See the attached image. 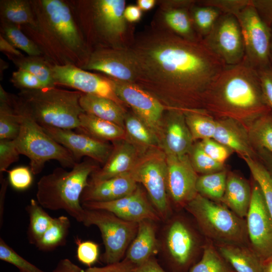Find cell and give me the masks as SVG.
Returning <instances> with one entry per match:
<instances>
[{
	"label": "cell",
	"mask_w": 272,
	"mask_h": 272,
	"mask_svg": "<svg viewBox=\"0 0 272 272\" xmlns=\"http://www.w3.org/2000/svg\"><path fill=\"white\" fill-rule=\"evenodd\" d=\"M126 47L135 68L134 84L183 111L202 110L203 94L226 65L202 39L182 37L165 24L152 25Z\"/></svg>",
	"instance_id": "obj_1"
},
{
	"label": "cell",
	"mask_w": 272,
	"mask_h": 272,
	"mask_svg": "<svg viewBox=\"0 0 272 272\" xmlns=\"http://www.w3.org/2000/svg\"><path fill=\"white\" fill-rule=\"evenodd\" d=\"M201 108L217 118H232L247 127L271 111L263 98L257 71L244 59L223 68L203 94Z\"/></svg>",
	"instance_id": "obj_2"
},
{
	"label": "cell",
	"mask_w": 272,
	"mask_h": 272,
	"mask_svg": "<svg viewBox=\"0 0 272 272\" xmlns=\"http://www.w3.org/2000/svg\"><path fill=\"white\" fill-rule=\"evenodd\" d=\"M83 93L54 87L22 90L14 101L17 106L42 127L77 130L79 116L84 112L80 104Z\"/></svg>",
	"instance_id": "obj_3"
},
{
	"label": "cell",
	"mask_w": 272,
	"mask_h": 272,
	"mask_svg": "<svg viewBox=\"0 0 272 272\" xmlns=\"http://www.w3.org/2000/svg\"><path fill=\"white\" fill-rule=\"evenodd\" d=\"M95 161L90 159L78 162L70 171L57 167L42 176L37 183L36 192L39 205L52 211L64 210L77 222L82 223L84 209L81 197L88 185L89 177L98 169Z\"/></svg>",
	"instance_id": "obj_4"
},
{
	"label": "cell",
	"mask_w": 272,
	"mask_h": 272,
	"mask_svg": "<svg viewBox=\"0 0 272 272\" xmlns=\"http://www.w3.org/2000/svg\"><path fill=\"white\" fill-rule=\"evenodd\" d=\"M184 208L193 217L201 233L214 244L249 245L245 219L223 203L197 194Z\"/></svg>",
	"instance_id": "obj_5"
},
{
	"label": "cell",
	"mask_w": 272,
	"mask_h": 272,
	"mask_svg": "<svg viewBox=\"0 0 272 272\" xmlns=\"http://www.w3.org/2000/svg\"><path fill=\"white\" fill-rule=\"evenodd\" d=\"M20 120V129L14 139L20 154L30 160V168L34 175L42 171L45 163L57 161L63 167L72 168L78 162L72 153L45 132L43 127L20 109L13 102Z\"/></svg>",
	"instance_id": "obj_6"
},
{
	"label": "cell",
	"mask_w": 272,
	"mask_h": 272,
	"mask_svg": "<svg viewBox=\"0 0 272 272\" xmlns=\"http://www.w3.org/2000/svg\"><path fill=\"white\" fill-rule=\"evenodd\" d=\"M82 223L88 227L96 226L99 229L105 247L101 260L106 264L123 259L138 228V223L123 220L102 210L84 209Z\"/></svg>",
	"instance_id": "obj_7"
},
{
	"label": "cell",
	"mask_w": 272,
	"mask_h": 272,
	"mask_svg": "<svg viewBox=\"0 0 272 272\" xmlns=\"http://www.w3.org/2000/svg\"><path fill=\"white\" fill-rule=\"evenodd\" d=\"M135 181L143 185L161 220L171 211L168 199L167 163L165 153L154 150L140 157L130 172Z\"/></svg>",
	"instance_id": "obj_8"
},
{
	"label": "cell",
	"mask_w": 272,
	"mask_h": 272,
	"mask_svg": "<svg viewBox=\"0 0 272 272\" xmlns=\"http://www.w3.org/2000/svg\"><path fill=\"white\" fill-rule=\"evenodd\" d=\"M235 17L242 34L245 51L244 59L256 70L270 65L271 28L260 18L251 1Z\"/></svg>",
	"instance_id": "obj_9"
},
{
	"label": "cell",
	"mask_w": 272,
	"mask_h": 272,
	"mask_svg": "<svg viewBox=\"0 0 272 272\" xmlns=\"http://www.w3.org/2000/svg\"><path fill=\"white\" fill-rule=\"evenodd\" d=\"M163 244L169 260L180 269L189 266L204 245H201L193 228L181 217H174L168 222L165 228Z\"/></svg>",
	"instance_id": "obj_10"
},
{
	"label": "cell",
	"mask_w": 272,
	"mask_h": 272,
	"mask_svg": "<svg viewBox=\"0 0 272 272\" xmlns=\"http://www.w3.org/2000/svg\"><path fill=\"white\" fill-rule=\"evenodd\" d=\"M202 41L226 65H236L244 60L242 34L235 16L222 14Z\"/></svg>",
	"instance_id": "obj_11"
},
{
	"label": "cell",
	"mask_w": 272,
	"mask_h": 272,
	"mask_svg": "<svg viewBox=\"0 0 272 272\" xmlns=\"http://www.w3.org/2000/svg\"><path fill=\"white\" fill-rule=\"evenodd\" d=\"M245 220L250 246L263 262L272 258V218L260 188L254 180Z\"/></svg>",
	"instance_id": "obj_12"
},
{
	"label": "cell",
	"mask_w": 272,
	"mask_h": 272,
	"mask_svg": "<svg viewBox=\"0 0 272 272\" xmlns=\"http://www.w3.org/2000/svg\"><path fill=\"white\" fill-rule=\"evenodd\" d=\"M109 78L118 97L128 105L133 113L156 135L160 133L165 110L163 103L135 84Z\"/></svg>",
	"instance_id": "obj_13"
},
{
	"label": "cell",
	"mask_w": 272,
	"mask_h": 272,
	"mask_svg": "<svg viewBox=\"0 0 272 272\" xmlns=\"http://www.w3.org/2000/svg\"><path fill=\"white\" fill-rule=\"evenodd\" d=\"M55 85L75 89L83 93L111 99L122 106L123 102L116 94L109 78L90 73L72 64L52 66Z\"/></svg>",
	"instance_id": "obj_14"
},
{
	"label": "cell",
	"mask_w": 272,
	"mask_h": 272,
	"mask_svg": "<svg viewBox=\"0 0 272 272\" xmlns=\"http://www.w3.org/2000/svg\"><path fill=\"white\" fill-rule=\"evenodd\" d=\"M165 155L168 194L176 207L184 208L198 194L196 185L198 176L188 155Z\"/></svg>",
	"instance_id": "obj_15"
},
{
	"label": "cell",
	"mask_w": 272,
	"mask_h": 272,
	"mask_svg": "<svg viewBox=\"0 0 272 272\" xmlns=\"http://www.w3.org/2000/svg\"><path fill=\"white\" fill-rule=\"evenodd\" d=\"M81 68L100 72L122 82L134 84L136 80L134 64L126 46L95 50Z\"/></svg>",
	"instance_id": "obj_16"
},
{
	"label": "cell",
	"mask_w": 272,
	"mask_h": 272,
	"mask_svg": "<svg viewBox=\"0 0 272 272\" xmlns=\"http://www.w3.org/2000/svg\"><path fill=\"white\" fill-rule=\"evenodd\" d=\"M82 206L86 209L107 211L130 222L139 223L149 220L156 222L161 220L139 186L133 192L119 199L107 202H85Z\"/></svg>",
	"instance_id": "obj_17"
},
{
	"label": "cell",
	"mask_w": 272,
	"mask_h": 272,
	"mask_svg": "<svg viewBox=\"0 0 272 272\" xmlns=\"http://www.w3.org/2000/svg\"><path fill=\"white\" fill-rule=\"evenodd\" d=\"M42 127L54 140L67 149L78 163L86 156L104 164L113 149L106 142L84 133L51 127Z\"/></svg>",
	"instance_id": "obj_18"
},
{
	"label": "cell",
	"mask_w": 272,
	"mask_h": 272,
	"mask_svg": "<svg viewBox=\"0 0 272 272\" xmlns=\"http://www.w3.org/2000/svg\"><path fill=\"white\" fill-rule=\"evenodd\" d=\"M125 1L124 0H97L93 4V16L99 33L111 43L121 47L127 30L124 16Z\"/></svg>",
	"instance_id": "obj_19"
},
{
	"label": "cell",
	"mask_w": 272,
	"mask_h": 272,
	"mask_svg": "<svg viewBox=\"0 0 272 272\" xmlns=\"http://www.w3.org/2000/svg\"><path fill=\"white\" fill-rule=\"evenodd\" d=\"M41 4L46 20L55 35L71 50L80 48L82 40L67 5L59 0H43Z\"/></svg>",
	"instance_id": "obj_20"
},
{
	"label": "cell",
	"mask_w": 272,
	"mask_h": 272,
	"mask_svg": "<svg viewBox=\"0 0 272 272\" xmlns=\"http://www.w3.org/2000/svg\"><path fill=\"white\" fill-rule=\"evenodd\" d=\"M161 127L162 144L165 154L176 156L189 154L193 145V140L183 110L170 108Z\"/></svg>",
	"instance_id": "obj_21"
},
{
	"label": "cell",
	"mask_w": 272,
	"mask_h": 272,
	"mask_svg": "<svg viewBox=\"0 0 272 272\" xmlns=\"http://www.w3.org/2000/svg\"><path fill=\"white\" fill-rule=\"evenodd\" d=\"M138 186L130 173L103 180L89 179L88 185L82 194L81 202L113 201L132 193Z\"/></svg>",
	"instance_id": "obj_22"
},
{
	"label": "cell",
	"mask_w": 272,
	"mask_h": 272,
	"mask_svg": "<svg viewBox=\"0 0 272 272\" xmlns=\"http://www.w3.org/2000/svg\"><path fill=\"white\" fill-rule=\"evenodd\" d=\"M140 151L129 141L115 142L112 151L101 168L90 175L91 181H100L130 173L139 157Z\"/></svg>",
	"instance_id": "obj_23"
},
{
	"label": "cell",
	"mask_w": 272,
	"mask_h": 272,
	"mask_svg": "<svg viewBox=\"0 0 272 272\" xmlns=\"http://www.w3.org/2000/svg\"><path fill=\"white\" fill-rule=\"evenodd\" d=\"M213 139L243 157L256 158V153L251 143L247 127L230 118H217Z\"/></svg>",
	"instance_id": "obj_24"
},
{
	"label": "cell",
	"mask_w": 272,
	"mask_h": 272,
	"mask_svg": "<svg viewBox=\"0 0 272 272\" xmlns=\"http://www.w3.org/2000/svg\"><path fill=\"white\" fill-rule=\"evenodd\" d=\"M154 221L145 220L138 223L135 236L129 245L125 258L135 266L154 257L159 249Z\"/></svg>",
	"instance_id": "obj_25"
},
{
	"label": "cell",
	"mask_w": 272,
	"mask_h": 272,
	"mask_svg": "<svg viewBox=\"0 0 272 272\" xmlns=\"http://www.w3.org/2000/svg\"><path fill=\"white\" fill-rule=\"evenodd\" d=\"M252 186L238 174L228 172L224 194L221 200L239 217L245 219L251 202Z\"/></svg>",
	"instance_id": "obj_26"
},
{
	"label": "cell",
	"mask_w": 272,
	"mask_h": 272,
	"mask_svg": "<svg viewBox=\"0 0 272 272\" xmlns=\"http://www.w3.org/2000/svg\"><path fill=\"white\" fill-rule=\"evenodd\" d=\"M214 245L235 272H263V262L249 245Z\"/></svg>",
	"instance_id": "obj_27"
},
{
	"label": "cell",
	"mask_w": 272,
	"mask_h": 272,
	"mask_svg": "<svg viewBox=\"0 0 272 272\" xmlns=\"http://www.w3.org/2000/svg\"><path fill=\"white\" fill-rule=\"evenodd\" d=\"M80 104L84 112L113 122L124 128L123 107L107 98L82 93Z\"/></svg>",
	"instance_id": "obj_28"
},
{
	"label": "cell",
	"mask_w": 272,
	"mask_h": 272,
	"mask_svg": "<svg viewBox=\"0 0 272 272\" xmlns=\"http://www.w3.org/2000/svg\"><path fill=\"white\" fill-rule=\"evenodd\" d=\"M78 132L84 133L101 141H117L126 137L123 127L109 121L83 112L79 116Z\"/></svg>",
	"instance_id": "obj_29"
},
{
	"label": "cell",
	"mask_w": 272,
	"mask_h": 272,
	"mask_svg": "<svg viewBox=\"0 0 272 272\" xmlns=\"http://www.w3.org/2000/svg\"><path fill=\"white\" fill-rule=\"evenodd\" d=\"M124 127L129 141L139 150L151 149L158 143L157 135L133 113L126 114Z\"/></svg>",
	"instance_id": "obj_30"
},
{
	"label": "cell",
	"mask_w": 272,
	"mask_h": 272,
	"mask_svg": "<svg viewBox=\"0 0 272 272\" xmlns=\"http://www.w3.org/2000/svg\"><path fill=\"white\" fill-rule=\"evenodd\" d=\"M70 227L71 222L66 216L53 218L48 229L35 245L40 250L50 251L65 245Z\"/></svg>",
	"instance_id": "obj_31"
},
{
	"label": "cell",
	"mask_w": 272,
	"mask_h": 272,
	"mask_svg": "<svg viewBox=\"0 0 272 272\" xmlns=\"http://www.w3.org/2000/svg\"><path fill=\"white\" fill-rule=\"evenodd\" d=\"M189 9L167 7L164 14L165 24L171 31L182 37L190 40L202 39L194 29Z\"/></svg>",
	"instance_id": "obj_32"
},
{
	"label": "cell",
	"mask_w": 272,
	"mask_h": 272,
	"mask_svg": "<svg viewBox=\"0 0 272 272\" xmlns=\"http://www.w3.org/2000/svg\"><path fill=\"white\" fill-rule=\"evenodd\" d=\"M183 111L193 141L213 139L217 126V118L203 110Z\"/></svg>",
	"instance_id": "obj_33"
},
{
	"label": "cell",
	"mask_w": 272,
	"mask_h": 272,
	"mask_svg": "<svg viewBox=\"0 0 272 272\" xmlns=\"http://www.w3.org/2000/svg\"><path fill=\"white\" fill-rule=\"evenodd\" d=\"M227 174L225 169L198 176L196 185L197 193L214 201L221 202L225 190Z\"/></svg>",
	"instance_id": "obj_34"
},
{
	"label": "cell",
	"mask_w": 272,
	"mask_h": 272,
	"mask_svg": "<svg viewBox=\"0 0 272 272\" xmlns=\"http://www.w3.org/2000/svg\"><path fill=\"white\" fill-rule=\"evenodd\" d=\"M188 272H235L219 253L215 245L207 240L201 259Z\"/></svg>",
	"instance_id": "obj_35"
},
{
	"label": "cell",
	"mask_w": 272,
	"mask_h": 272,
	"mask_svg": "<svg viewBox=\"0 0 272 272\" xmlns=\"http://www.w3.org/2000/svg\"><path fill=\"white\" fill-rule=\"evenodd\" d=\"M29 224L27 235L29 242L35 245L49 226L53 219L37 200L31 199L26 207Z\"/></svg>",
	"instance_id": "obj_36"
},
{
	"label": "cell",
	"mask_w": 272,
	"mask_h": 272,
	"mask_svg": "<svg viewBox=\"0 0 272 272\" xmlns=\"http://www.w3.org/2000/svg\"><path fill=\"white\" fill-rule=\"evenodd\" d=\"M247 129L254 150L263 149L272 153L271 111L257 118Z\"/></svg>",
	"instance_id": "obj_37"
},
{
	"label": "cell",
	"mask_w": 272,
	"mask_h": 272,
	"mask_svg": "<svg viewBox=\"0 0 272 272\" xmlns=\"http://www.w3.org/2000/svg\"><path fill=\"white\" fill-rule=\"evenodd\" d=\"M9 57L18 69L26 71L35 76L46 88L55 87L52 66H49L39 56L13 57L9 55Z\"/></svg>",
	"instance_id": "obj_38"
},
{
	"label": "cell",
	"mask_w": 272,
	"mask_h": 272,
	"mask_svg": "<svg viewBox=\"0 0 272 272\" xmlns=\"http://www.w3.org/2000/svg\"><path fill=\"white\" fill-rule=\"evenodd\" d=\"M189 14L194 29L202 39L210 33L222 14L214 7L199 4H194L189 9Z\"/></svg>",
	"instance_id": "obj_39"
},
{
	"label": "cell",
	"mask_w": 272,
	"mask_h": 272,
	"mask_svg": "<svg viewBox=\"0 0 272 272\" xmlns=\"http://www.w3.org/2000/svg\"><path fill=\"white\" fill-rule=\"evenodd\" d=\"M242 159L246 162L254 180L259 186L272 218V176L257 158L243 157Z\"/></svg>",
	"instance_id": "obj_40"
},
{
	"label": "cell",
	"mask_w": 272,
	"mask_h": 272,
	"mask_svg": "<svg viewBox=\"0 0 272 272\" xmlns=\"http://www.w3.org/2000/svg\"><path fill=\"white\" fill-rule=\"evenodd\" d=\"M3 17L14 25H34V20L29 3L24 0L1 1Z\"/></svg>",
	"instance_id": "obj_41"
},
{
	"label": "cell",
	"mask_w": 272,
	"mask_h": 272,
	"mask_svg": "<svg viewBox=\"0 0 272 272\" xmlns=\"http://www.w3.org/2000/svg\"><path fill=\"white\" fill-rule=\"evenodd\" d=\"M20 120L12 101L0 102V140H14L19 133Z\"/></svg>",
	"instance_id": "obj_42"
},
{
	"label": "cell",
	"mask_w": 272,
	"mask_h": 272,
	"mask_svg": "<svg viewBox=\"0 0 272 272\" xmlns=\"http://www.w3.org/2000/svg\"><path fill=\"white\" fill-rule=\"evenodd\" d=\"M135 267L134 265L124 258L119 262L103 267L92 266L83 269L65 258L59 261L52 272H134Z\"/></svg>",
	"instance_id": "obj_43"
},
{
	"label": "cell",
	"mask_w": 272,
	"mask_h": 272,
	"mask_svg": "<svg viewBox=\"0 0 272 272\" xmlns=\"http://www.w3.org/2000/svg\"><path fill=\"white\" fill-rule=\"evenodd\" d=\"M5 37L16 48L25 52L29 56H39L41 52L38 47L15 25L6 23L3 25Z\"/></svg>",
	"instance_id": "obj_44"
},
{
	"label": "cell",
	"mask_w": 272,
	"mask_h": 272,
	"mask_svg": "<svg viewBox=\"0 0 272 272\" xmlns=\"http://www.w3.org/2000/svg\"><path fill=\"white\" fill-rule=\"evenodd\" d=\"M188 156L196 173L203 175L226 169L224 164L219 163L209 157L201 149L198 143L193 145Z\"/></svg>",
	"instance_id": "obj_45"
},
{
	"label": "cell",
	"mask_w": 272,
	"mask_h": 272,
	"mask_svg": "<svg viewBox=\"0 0 272 272\" xmlns=\"http://www.w3.org/2000/svg\"><path fill=\"white\" fill-rule=\"evenodd\" d=\"M0 259L13 264L20 272H45L29 262L0 238Z\"/></svg>",
	"instance_id": "obj_46"
},
{
	"label": "cell",
	"mask_w": 272,
	"mask_h": 272,
	"mask_svg": "<svg viewBox=\"0 0 272 272\" xmlns=\"http://www.w3.org/2000/svg\"><path fill=\"white\" fill-rule=\"evenodd\" d=\"M77 245V257L82 264L88 267H92L99 257V246L92 241H81L78 238L75 240Z\"/></svg>",
	"instance_id": "obj_47"
},
{
	"label": "cell",
	"mask_w": 272,
	"mask_h": 272,
	"mask_svg": "<svg viewBox=\"0 0 272 272\" xmlns=\"http://www.w3.org/2000/svg\"><path fill=\"white\" fill-rule=\"evenodd\" d=\"M20 155L14 140H0V180L9 167L19 160Z\"/></svg>",
	"instance_id": "obj_48"
},
{
	"label": "cell",
	"mask_w": 272,
	"mask_h": 272,
	"mask_svg": "<svg viewBox=\"0 0 272 272\" xmlns=\"http://www.w3.org/2000/svg\"><path fill=\"white\" fill-rule=\"evenodd\" d=\"M201 149L211 158L221 164H225L233 151L214 139H208L198 143Z\"/></svg>",
	"instance_id": "obj_49"
},
{
	"label": "cell",
	"mask_w": 272,
	"mask_h": 272,
	"mask_svg": "<svg viewBox=\"0 0 272 272\" xmlns=\"http://www.w3.org/2000/svg\"><path fill=\"white\" fill-rule=\"evenodd\" d=\"M198 4L214 7L222 14L236 16L250 3V0H205Z\"/></svg>",
	"instance_id": "obj_50"
},
{
	"label": "cell",
	"mask_w": 272,
	"mask_h": 272,
	"mask_svg": "<svg viewBox=\"0 0 272 272\" xmlns=\"http://www.w3.org/2000/svg\"><path fill=\"white\" fill-rule=\"evenodd\" d=\"M8 172L9 182L14 189L23 190L31 185L33 174L30 168L19 166L8 171Z\"/></svg>",
	"instance_id": "obj_51"
},
{
	"label": "cell",
	"mask_w": 272,
	"mask_h": 272,
	"mask_svg": "<svg viewBox=\"0 0 272 272\" xmlns=\"http://www.w3.org/2000/svg\"><path fill=\"white\" fill-rule=\"evenodd\" d=\"M11 81L15 87L21 89V90L47 88L35 76L21 69L13 73Z\"/></svg>",
	"instance_id": "obj_52"
},
{
	"label": "cell",
	"mask_w": 272,
	"mask_h": 272,
	"mask_svg": "<svg viewBox=\"0 0 272 272\" xmlns=\"http://www.w3.org/2000/svg\"><path fill=\"white\" fill-rule=\"evenodd\" d=\"M256 71L263 98L272 111V65Z\"/></svg>",
	"instance_id": "obj_53"
},
{
	"label": "cell",
	"mask_w": 272,
	"mask_h": 272,
	"mask_svg": "<svg viewBox=\"0 0 272 272\" xmlns=\"http://www.w3.org/2000/svg\"><path fill=\"white\" fill-rule=\"evenodd\" d=\"M262 21L268 27L272 26V0H250Z\"/></svg>",
	"instance_id": "obj_54"
},
{
	"label": "cell",
	"mask_w": 272,
	"mask_h": 272,
	"mask_svg": "<svg viewBox=\"0 0 272 272\" xmlns=\"http://www.w3.org/2000/svg\"><path fill=\"white\" fill-rule=\"evenodd\" d=\"M134 272H166L159 265L155 258L152 257L148 260L136 266Z\"/></svg>",
	"instance_id": "obj_55"
},
{
	"label": "cell",
	"mask_w": 272,
	"mask_h": 272,
	"mask_svg": "<svg viewBox=\"0 0 272 272\" xmlns=\"http://www.w3.org/2000/svg\"><path fill=\"white\" fill-rule=\"evenodd\" d=\"M142 15V10L137 6L129 5L124 10V16L126 21L134 23L139 21Z\"/></svg>",
	"instance_id": "obj_56"
},
{
	"label": "cell",
	"mask_w": 272,
	"mask_h": 272,
	"mask_svg": "<svg viewBox=\"0 0 272 272\" xmlns=\"http://www.w3.org/2000/svg\"><path fill=\"white\" fill-rule=\"evenodd\" d=\"M255 150L257 158L264 165L272 176V153L263 149Z\"/></svg>",
	"instance_id": "obj_57"
},
{
	"label": "cell",
	"mask_w": 272,
	"mask_h": 272,
	"mask_svg": "<svg viewBox=\"0 0 272 272\" xmlns=\"http://www.w3.org/2000/svg\"><path fill=\"white\" fill-rule=\"evenodd\" d=\"M0 50L9 55L17 57L23 56L21 52L2 34L0 35Z\"/></svg>",
	"instance_id": "obj_58"
},
{
	"label": "cell",
	"mask_w": 272,
	"mask_h": 272,
	"mask_svg": "<svg viewBox=\"0 0 272 272\" xmlns=\"http://www.w3.org/2000/svg\"><path fill=\"white\" fill-rule=\"evenodd\" d=\"M0 182L1 184L0 190V226L1 227L3 222L4 202L9 181L3 178L0 180Z\"/></svg>",
	"instance_id": "obj_59"
},
{
	"label": "cell",
	"mask_w": 272,
	"mask_h": 272,
	"mask_svg": "<svg viewBox=\"0 0 272 272\" xmlns=\"http://www.w3.org/2000/svg\"><path fill=\"white\" fill-rule=\"evenodd\" d=\"M155 0H138L137 6L142 11H148L151 10L155 5Z\"/></svg>",
	"instance_id": "obj_60"
},
{
	"label": "cell",
	"mask_w": 272,
	"mask_h": 272,
	"mask_svg": "<svg viewBox=\"0 0 272 272\" xmlns=\"http://www.w3.org/2000/svg\"><path fill=\"white\" fill-rule=\"evenodd\" d=\"M263 272H272V258L263 262Z\"/></svg>",
	"instance_id": "obj_61"
},
{
	"label": "cell",
	"mask_w": 272,
	"mask_h": 272,
	"mask_svg": "<svg viewBox=\"0 0 272 272\" xmlns=\"http://www.w3.org/2000/svg\"><path fill=\"white\" fill-rule=\"evenodd\" d=\"M271 36L269 49V60L271 65H272V26L271 27Z\"/></svg>",
	"instance_id": "obj_62"
}]
</instances>
